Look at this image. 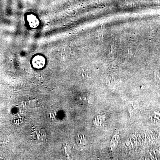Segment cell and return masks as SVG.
<instances>
[{"label": "cell", "instance_id": "6da1fadb", "mask_svg": "<svg viewBox=\"0 0 160 160\" xmlns=\"http://www.w3.org/2000/svg\"><path fill=\"white\" fill-rule=\"evenodd\" d=\"M32 63L33 67L36 69H42L45 66L46 64V59L42 56H36L32 59Z\"/></svg>", "mask_w": 160, "mask_h": 160}, {"label": "cell", "instance_id": "7a4b0ae2", "mask_svg": "<svg viewBox=\"0 0 160 160\" xmlns=\"http://www.w3.org/2000/svg\"><path fill=\"white\" fill-rule=\"evenodd\" d=\"M28 21L30 26L33 28L36 27L39 23L38 20L33 15H30L28 17Z\"/></svg>", "mask_w": 160, "mask_h": 160}]
</instances>
